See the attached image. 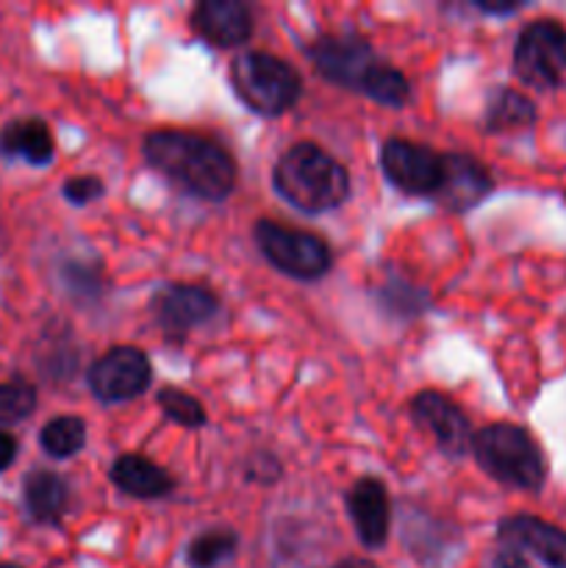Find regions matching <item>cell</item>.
<instances>
[{"label":"cell","instance_id":"cell-22","mask_svg":"<svg viewBox=\"0 0 566 568\" xmlns=\"http://www.w3.org/2000/svg\"><path fill=\"white\" fill-rule=\"evenodd\" d=\"M366 98H372L375 103L381 105H392V109H400V105L408 103L411 98V83L397 67L392 64H377L375 72H372L370 83L364 89Z\"/></svg>","mask_w":566,"mask_h":568},{"label":"cell","instance_id":"cell-11","mask_svg":"<svg viewBox=\"0 0 566 568\" xmlns=\"http://www.w3.org/2000/svg\"><path fill=\"white\" fill-rule=\"evenodd\" d=\"M411 416L422 430L431 433L436 447L449 458H461L472 449L475 433H472L469 419L447 394L420 392L411 399Z\"/></svg>","mask_w":566,"mask_h":568},{"label":"cell","instance_id":"cell-20","mask_svg":"<svg viewBox=\"0 0 566 568\" xmlns=\"http://www.w3.org/2000/svg\"><path fill=\"white\" fill-rule=\"evenodd\" d=\"M39 444L55 460H67L87 447V425L78 416H55L39 433Z\"/></svg>","mask_w":566,"mask_h":568},{"label":"cell","instance_id":"cell-23","mask_svg":"<svg viewBox=\"0 0 566 568\" xmlns=\"http://www.w3.org/2000/svg\"><path fill=\"white\" fill-rule=\"evenodd\" d=\"M37 410V388L26 381L0 383V425L9 427Z\"/></svg>","mask_w":566,"mask_h":568},{"label":"cell","instance_id":"cell-2","mask_svg":"<svg viewBox=\"0 0 566 568\" xmlns=\"http://www.w3.org/2000/svg\"><path fill=\"white\" fill-rule=\"evenodd\" d=\"M275 192L305 214H325L350 197V175L320 144L297 142L272 170Z\"/></svg>","mask_w":566,"mask_h":568},{"label":"cell","instance_id":"cell-12","mask_svg":"<svg viewBox=\"0 0 566 568\" xmlns=\"http://www.w3.org/2000/svg\"><path fill=\"white\" fill-rule=\"evenodd\" d=\"M497 538L503 547L533 555L547 568H566V530L538 516H508L499 521Z\"/></svg>","mask_w":566,"mask_h":568},{"label":"cell","instance_id":"cell-7","mask_svg":"<svg viewBox=\"0 0 566 568\" xmlns=\"http://www.w3.org/2000/svg\"><path fill=\"white\" fill-rule=\"evenodd\" d=\"M305 55L325 81L353 89V92H364L372 72L381 64L372 44L358 33H327V37L314 39L305 48Z\"/></svg>","mask_w":566,"mask_h":568},{"label":"cell","instance_id":"cell-6","mask_svg":"<svg viewBox=\"0 0 566 568\" xmlns=\"http://www.w3.org/2000/svg\"><path fill=\"white\" fill-rule=\"evenodd\" d=\"M261 255L283 275L297 281H316L333 266V253L325 239L300 227L277 225L272 220H259L253 227Z\"/></svg>","mask_w":566,"mask_h":568},{"label":"cell","instance_id":"cell-1","mask_svg":"<svg viewBox=\"0 0 566 568\" xmlns=\"http://www.w3.org/2000/svg\"><path fill=\"white\" fill-rule=\"evenodd\" d=\"M144 159L178 189L220 203L236 189V161L214 139L189 131H153L144 136Z\"/></svg>","mask_w":566,"mask_h":568},{"label":"cell","instance_id":"cell-15","mask_svg":"<svg viewBox=\"0 0 566 568\" xmlns=\"http://www.w3.org/2000/svg\"><path fill=\"white\" fill-rule=\"evenodd\" d=\"M192 28L214 48H239L253 33V14L239 0H203L194 6Z\"/></svg>","mask_w":566,"mask_h":568},{"label":"cell","instance_id":"cell-30","mask_svg":"<svg viewBox=\"0 0 566 568\" xmlns=\"http://www.w3.org/2000/svg\"><path fill=\"white\" fill-rule=\"evenodd\" d=\"M492 568H530V560L527 555H522L519 549L514 547H499V552L494 555Z\"/></svg>","mask_w":566,"mask_h":568},{"label":"cell","instance_id":"cell-18","mask_svg":"<svg viewBox=\"0 0 566 568\" xmlns=\"http://www.w3.org/2000/svg\"><path fill=\"white\" fill-rule=\"evenodd\" d=\"M0 150L6 155H14V159L28 161L33 166H44L53 161L55 144L53 133L37 116H28V120H14L3 128L0 133Z\"/></svg>","mask_w":566,"mask_h":568},{"label":"cell","instance_id":"cell-24","mask_svg":"<svg viewBox=\"0 0 566 568\" xmlns=\"http://www.w3.org/2000/svg\"><path fill=\"white\" fill-rule=\"evenodd\" d=\"M159 408L170 422L181 427H203L205 425V408L192 397V394L181 392V388H161L159 392Z\"/></svg>","mask_w":566,"mask_h":568},{"label":"cell","instance_id":"cell-21","mask_svg":"<svg viewBox=\"0 0 566 568\" xmlns=\"http://www.w3.org/2000/svg\"><path fill=\"white\" fill-rule=\"evenodd\" d=\"M239 549V536L233 530H205L186 549L189 568H216L231 560Z\"/></svg>","mask_w":566,"mask_h":568},{"label":"cell","instance_id":"cell-14","mask_svg":"<svg viewBox=\"0 0 566 568\" xmlns=\"http://www.w3.org/2000/svg\"><path fill=\"white\" fill-rule=\"evenodd\" d=\"M347 514L353 519L358 541L366 549H381L392 530V505L388 491L377 477H361L347 491Z\"/></svg>","mask_w":566,"mask_h":568},{"label":"cell","instance_id":"cell-26","mask_svg":"<svg viewBox=\"0 0 566 568\" xmlns=\"http://www.w3.org/2000/svg\"><path fill=\"white\" fill-rule=\"evenodd\" d=\"M381 297L383 303H386V308H392L394 314H405V316L422 314V308H425L427 303V297L420 292V288L405 286V283L400 281L388 283V286L381 292Z\"/></svg>","mask_w":566,"mask_h":568},{"label":"cell","instance_id":"cell-3","mask_svg":"<svg viewBox=\"0 0 566 568\" xmlns=\"http://www.w3.org/2000/svg\"><path fill=\"white\" fill-rule=\"evenodd\" d=\"M472 455L477 466L499 486L516 491H538L547 483V458L536 438L519 425L497 422L472 438Z\"/></svg>","mask_w":566,"mask_h":568},{"label":"cell","instance_id":"cell-29","mask_svg":"<svg viewBox=\"0 0 566 568\" xmlns=\"http://www.w3.org/2000/svg\"><path fill=\"white\" fill-rule=\"evenodd\" d=\"M525 6V0H475V9H481L483 14H494V17H505V14H516V11Z\"/></svg>","mask_w":566,"mask_h":568},{"label":"cell","instance_id":"cell-10","mask_svg":"<svg viewBox=\"0 0 566 568\" xmlns=\"http://www.w3.org/2000/svg\"><path fill=\"white\" fill-rule=\"evenodd\" d=\"M155 322L170 338H183L194 327L205 325L220 311V300L205 286H192V283H172L164 286L150 303Z\"/></svg>","mask_w":566,"mask_h":568},{"label":"cell","instance_id":"cell-32","mask_svg":"<svg viewBox=\"0 0 566 568\" xmlns=\"http://www.w3.org/2000/svg\"><path fill=\"white\" fill-rule=\"evenodd\" d=\"M331 568H377V566L372 564V560H366V558H344Z\"/></svg>","mask_w":566,"mask_h":568},{"label":"cell","instance_id":"cell-16","mask_svg":"<svg viewBox=\"0 0 566 568\" xmlns=\"http://www.w3.org/2000/svg\"><path fill=\"white\" fill-rule=\"evenodd\" d=\"M109 477L122 494H128L133 499H161L166 494H172V488H175V480L159 464H153V460L137 453L120 455L111 464Z\"/></svg>","mask_w":566,"mask_h":568},{"label":"cell","instance_id":"cell-13","mask_svg":"<svg viewBox=\"0 0 566 568\" xmlns=\"http://www.w3.org/2000/svg\"><path fill=\"white\" fill-rule=\"evenodd\" d=\"M494 181L486 166L466 153H444L442 189L433 200L447 211L464 214L492 194Z\"/></svg>","mask_w":566,"mask_h":568},{"label":"cell","instance_id":"cell-31","mask_svg":"<svg viewBox=\"0 0 566 568\" xmlns=\"http://www.w3.org/2000/svg\"><path fill=\"white\" fill-rule=\"evenodd\" d=\"M14 458H17L14 436H11V433H6V430H0V471L9 469V466L14 464Z\"/></svg>","mask_w":566,"mask_h":568},{"label":"cell","instance_id":"cell-9","mask_svg":"<svg viewBox=\"0 0 566 568\" xmlns=\"http://www.w3.org/2000/svg\"><path fill=\"white\" fill-rule=\"evenodd\" d=\"M89 388L100 403H128L148 392L153 366L137 347H114L89 366Z\"/></svg>","mask_w":566,"mask_h":568},{"label":"cell","instance_id":"cell-5","mask_svg":"<svg viewBox=\"0 0 566 568\" xmlns=\"http://www.w3.org/2000/svg\"><path fill=\"white\" fill-rule=\"evenodd\" d=\"M514 72L538 92L566 89V28L558 20H533L514 44Z\"/></svg>","mask_w":566,"mask_h":568},{"label":"cell","instance_id":"cell-17","mask_svg":"<svg viewBox=\"0 0 566 568\" xmlns=\"http://www.w3.org/2000/svg\"><path fill=\"white\" fill-rule=\"evenodd\" d=\"M22 497H26V508L33 521L39 525H59L70 505V488L67 480L55 471L37 469L26 477L22 486Z\"/></svg>","mask_w":566,"mask_h":568},{"label":"cell","instance_id":"cell-27","mask_svg":"<svg viewBox=\"0 0 566 568\" xmlns=\"http://www.w3.org/2000/svg\"><path fill=\"white\" fill-rule=\"evenodd\" d=\"M103 192L105 183L100 181L98 175H75L61 186V194H64V200H70L72 205L94 203V200L103 197Z\"/></svg>","mask_w":566,"mask_h":568},{"label":"cell","instance_id":"cell-28","mask_svg":"<svg viewBox=\"0 0 566 568\" xmlns=\"http://www.w3.org/2000/svg\"><path fill=\"white\" fill-rule=\"evenodd\" d=\"M247 480L253 483H275L281 477V464L270 453H255L253 460H247Z\"/></svg>","mask_w":566,"mask_h":568},{"label":"cell","instance_id":"cell-19","mask_svg":"<svg viewBox=\"0 0 566 568\" xmlns=\"http://www.w3.org/2000/svg\"><path fill=\"white\" fill-rule=\"evenodd\" d=\"M533 122H536V105L527 94L508 87L494 89L486 103V116H483V128L488 133L522 131V128H530Z\"/></svg>","mask_w":566,"mask_h":568},{"label":"cell","instance_id":"cell-33","mask_svg":"<svg viewBox=\"0 0 566 568\" xmlns=\"http://www.w3.org/2000/svg\"><path fill=\"white\" fill-rule=\"evenodd\" d=\"M0 568H20L17 564H0Z\"/></svg>","mask_w":566,"mask_h":568},{"label":"cell","instance_id":"cell-4","mask_svg":"<svg viewBox=\"0 0 566 568\" xmlns=\"http://www.w3.org/2000/svg\"><path fill=\"white\" fill-rule=\"evenodd\" d=\"M231 87L250 111L277 116L303 94V78L289 61L261 50H247L231 61Z\"/></svg>","mask_w":566,"mask_h":568},{"label":"cell","instance_id":"cell-8","mask_svg":"<svg viewBox=\"0 0 566 568\" xmlns=\"http://www.w3.org/2000/svg\"><path fill=\"white\" fill-rule=\"evenodd\" d=\"M388 183L408 197H436L444 178V153L411 139H388L381 150Z\"/></svg>","mask_w":566,"mask_h":568},{"label":"cell","instance_id":"cell-25","mask_svg":"<svg viewBox=\"0 0 566 568\" xmlns=\"http://www.w3.org/2000/svg\"><path fill=\"white\" fill-rule=\"evenodd\" d=\"M64 286L78 300H92L103 292V275H100V270L94 264L72 261V264L64 266Z\"/></svg>","mask_w":566,"mask_h":568}]
</instances>
